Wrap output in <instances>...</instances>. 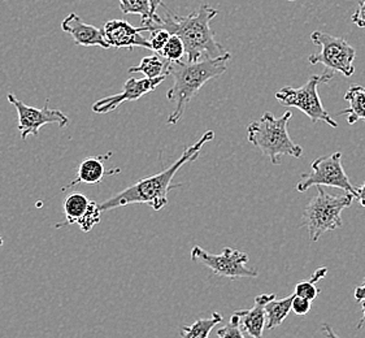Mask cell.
I'll return each mask as SVG.
<instances>
[{"label":"cell","instance_id":"1","mask_svg":"<svg viewBox=\"0 0 365 338\" xmlns=\"http://www.w3.org/2000/svg\"><path fill=\"white\" fill-rule=\"evenodd\" d=\"M215 138V133L212 130L205 132L202 138L195 142L192 146L186 148L183 154L180 156L177 162L173 163L170 167L164 169L160 173H156L154 176L145 177L137 181L132 186L126 188L125 190L120 191L116 195L104 200L102 205H99L103 211H110L118 207L129 206V205H147L155 211H160L161 208L168 205V193L173 188L180 185H172L173 177L177 172L182 168L187 163L195 162L202 148L205 143L211 142Z\"/></svg>","mask_w":365,"mask_h":338},{"label":"cell","instance_id":"2","mask_svg":"<svg viewBox=\"0 0 365 338\" xmlns=\"http://www.w3.org/2000/svg\"><path fill=\"white\" fill-rule=\"evenodd\" d=\"M165 17L156 29H165L169 34L177 36L185 46V56L189 63L205 59H216L227 55V51L216 41L212 31L211 21L219 15L216 8L202 4L190 15L178 16L165 7Z\"/></svg>","mask_w":365,"mask_h":338},{"label":"cell","instance_id":"3","mask_svg":"<svg viewBox=\"0 0 365 338\" xmlns=\"http://www.w3.org/2000/svg\"><path fill=\"white\" fill-rule=\"evenodd\" d=\"M230 59L232 55L227 52V55L216 59L199 60L195 63H183L182 60L169 63L168 76L173 77V85L167 91V98L175 103V110L168 118L169 126H175L181 120L187 104L207 82L227 72Z\"/></svg>","mask_w":365,"mask_h":338},{"label":"cell","instance_id":"4","mask_svg":"<svg viewBox=\"0 0 365 338\" xmlns=\"http://www.w3.org/2000/svg\"><path fill=\"white\" fill-rule=\"evenodd\" d=\"M292 118L290 111L281 118H274L270 112H265L262 118L247 126V140L268 156L273 165L281 164V156L299 159L303 155L302 146L295 143L287 132Z\"/></svg>","mask_w":365,"mask_h":338},{"label":"cell","instance_id":"5","mask_svg":"<svg viewBox=\"0 0 365 338\" xmlns=\"http://www.w3.org/2000/svg\"><path fill=\"white\" fill-rule=\"evenodd\" d=\"M317 188V195L308 202L303 211L302 225L308 230L309 240L317 242L322 235L333 232L344 225L342 211L351 206L354 195L349 193L342 195H331L324 190L322 186Z\"/></svg>","mask_w":365,"mask_h":338},{"label":"cell","instance_id":"6","mask_svg":"<svg viewBox=\"0 0 365 338\" xmlns=\"http://www.w3.org/2000/svg\"><path fill=\"white\" fill-rule=\"evenodd\" d=\"M334 77V73L325 71L322 74L312 76L302 88H294L292 86L278 90L276 93V99L285 107H295L307 115L308 118L316 124L319 121L327 123L331 128H336L338 123L329 115L328 111L324 108L320 94H319V85L328 83Z\"/></svg>","mask_w":365,"mask_h":338},{"label":"cell","instance_id":"7","mask_svg":"<svg viewBox=\"0 0 365 338\" xmlns=\"http://www.w3.org/2000/svg\"><path fill=\"white\" fill-rule=\"evenodd\" d=\"M311 41L314 46H320L322 51L308 56L309 64H322L329 72L341 73L344 77H351L354 74L356 50L344 38L334 37L316 30L311 34Z\"/></svg>","mask_w":365,"mask_h":338},{"label":"cell","instance_id":"8","mask_svg":"<svg viewBox=\"0 0 365 338\" xmlns=\"http://www.w3.org/2000/svg\"><path fill=\"white\" fill-rule=\"evenodd\" d=\"M314 186L336 188L354 195V198H356L358 194V188L351 184L350 178L344 172L341 153L320 156L314 160L311 164V172L300 176L299 183L297 184V191L306 193Z\"/></svg>","mask_w":365,"mask_h":338},{"label":"cell","instance_id":"9","mask_svg":"<svg viewBox=\"0 0 365 338\" xmlns=\"http://www.w3.org/2000/svg\"><path fill=\"white\" fill-rule=\"evenodd\" d=\"M191 259L195 263L208 267L215 275L229 280L242 277L255 279L259 276V271L256 268L250 270L246 267L250 257L249 254L245 251L225 247L221 254L216 255L205 251L200 246H194L191 250Z\"/></svg>","mask_w":365,"mask_h":338},{"label":"cell","instance_id":"10","mask_svg":"<svg viewBox=\"0 0 365 338\" xmlns=\"http://www.w3.org/2000/svg\"><path fill=\"white\" fill-rule=\"evenodd\" d=\"M9 103L14 104L17 111L19 118V130L21 134V140H25L29 135L38 137L39 129L48 124H55L60 128H66L69 124V118L64 112L60 110H52L48 107V101H46L43 108H36L24 103L17 99L12 93L7 96Z\"/></svg>","mask_w":365,"mask_h":338},{"label":"cell","instance_id":"11","mask_svg":"<svg viewBox=\"0 0 365 338\" xmlns=\"http://www.w3.org/2000/svg\"><path fill=\"white\" fill-rule=\"evenodd\" d=\"M168 76H161L158 78H129L124 83V90L120 94L103 98L93 104V112L98 115H106L112 111L118 108L124 102H134L138 101L142 96H147L148 93L154 91L160 83L164 82Z\"/></svg>","mask_w":365,"mask_h":338},{"label":"cell","instance_id":"12","mask_svg":"<svg viewBox=\"0 0 365 338\" xmlns=\"http://www.w3.org/2000/svg\"><path fill=\"white\" fill-rule=\"evenodd\" d=\"M140 31H148L146 26L134 28L132 24L125 20H110L106 22L103 33L110 47L133 50L134 47H143L150 50L146 38L142 37Z\"/></svg>","mask_w":365,"mask_h":338},{"label":"cell","instance_id":"13","mask_svg":"<svg viewBox=\"0 0 365 338\" xmlns=\"http://www.w3.org/2000/svg\"><path fill=\"white\" fill-rule=\"evenodd\" d=\"M276 298V295H260L255 298L252 309L234 311L230 320L240 325L241 331L249 338H263L265 328V304Z\"/></svg>","mask_w":365,"mask_h":338},{"label":"cell","instance_id":"14","mask_svg":"<svg viewBox=\"0 0 365 338\" xmlns=\"http://www.w3.org/2000/svg\"><path fill=\"white\" fill-rule=\"evenodd\" d=\"M61 29L66 31V34L72 36L74 43L77 46H85V47L98 46L102 48L110 47L104 37L103 30L86 24L80 16L76 14H69L66 16V19L61 21Z\"/></svg>","mask_w":365,"mask_h":338},{"label":"cell","instance_id":"15","mask_svg":"<svg viewBox=\"0 0 365 338\" xmlns=\"http://www.w3.org/2000/svg\"><path fill=\"white\" fill-rule=\"evenodd\" d=\"M110 153L106 156H96V158H88L81 163L80 167L77 169V175L76 178L69 185H66V188H74L78 184H99L102 183L106 176H112L120 173L121 169L113 168L110 170H106L104 168V160L110 159Z\"/></svg>","mask_w":365,"mask_h":338},{"label":"cell","instance_id":"16","mask_svg":"<svg viewBox=\"0 0 365 338\" xmlns=\"http://www.w3.org/2000/svg\"><path fill=\"white\" fill-rule=\"evenodd\" d=\"M120 9L125 15H138L142 19V26L148 31L156 29L161 24L160 16L151 14L150 0H120Z\"/></svg>","mask_w":365,"mask_h":338},{"label":"cell","instance_id":"17","mask_svg":"<svg viewBox=\"0 0 365 338\" xmlns=\"http://www.w3.org/2000/svg\"><path fill=\"white\" fill-rule=\"evenodd\" d=\"M344 101L349 102V108L341 111L338 115H346L347 116V123L350 126L356 124L358 121H364L365 123V88L360 85H354L351 86L346 94H344Z\"/></svg>","mask_w":365,"mask_h":338},{"label":"cell","instance_id":"18","mask_svg":"<svg viewBox=\"0 0 365 338\" xmlns=\"http://www.w3.org/2000/svg\"><path fill=\"white\" fill-rule=\"evenodd\" d=\"M294 295H289L284 299H272L265 304V328L274 329L285 322L292 311V303Z\"/></svg>","mask_w":365,"mask_h":338},{"label":"cell","instance_id":"19","mask_svg":"<svg viewBox=\"0 0 365 338\" xmlns=\"http://www.w3.org/2000/svg\"><path fill=\"white\" fill-rule=\"evenodd\" d=\"M88 205H90V199L85 194L82 193L69 194L63 206L64 215H66V222H60L56 227L61 228L68 224H77V221L80 220L83 213L86 212Z\"/></svg>","mask_w":365,"mask_h":338},{"label":"cell","instance_id":"20","mask_svg":"<svg viewBox=\"0 0 365 338\" xmlns=\"http://www.w3.org/2000/svg\"><path fill=\"white\" fill-rule=\"evenodd\" d=\"M222 322V317L219 312H213L211 317L199 319L191 325H183L180 329L182 338H208L212 329Z\"/></svg>","mask_w":365,"mask_h":338},{"label":"cell","instance_id":"21","mask_svg":"<svg viewBox=\"0 0 365 338\" xmlns=\"http://www.w3.org/2000/svg\"><path fill=\"white\" fill-rule=\"evenodd\" d=\"M168 64L167 60L151 55L140 60L139 66L129 68V73H142L146 78H158L161 76H168Z\"/></svg>","mask_w":365,"mask_h":338},{"label":"cell","instance_id":"22","mask_svg":"<svg viewBox=\"0 0 365 338\" xmlns=\"http://www.w3.org/2000/svg\"><path fill=\"white\" fill-rule=\"evenodd\" d=\"M327 272H328V270L324 267V268L317 270L311 279L299 281L297 284V287H295V293L294 295L302 297V298H306L308 301H314L316 297L320 293V289L316 287V282L320 281L322 277H325Z\"/></svg>","mask_w":365,"mask_h":338},{"label":"cell","instance_id":"23","mask_svg":"<svg viewBox=\"0 0 365 338\" xmlns=\"http://www.w3.org/2000/svg\"><path fill=\"white\" fill-rule=\"evenodd\" d=\"M159 55L163 56V59L167 60L168 63L181 61L185 56V46H183L182 41L177 36L170 34L168 42L163 47Z\"/></svg>","mask_w":365,"mask_h":338},{"label":"cell","instance_id":"24","mask_svg":"<svg viewBox=\"0 0 365 338\" xmlns=\"http://www.w3.org/2000/svg\"><path fill=\"white\" fill-rule=\"evenodd\" d=\"M101 217H102L101 207L96 203V200H90V205H88L86 212L83 213V216L81 217L80 220L77 221V224L80 225L82 232L88 233L101 222Z\"/></svg>","mask_w":365,"mask_h":338},{"label":"cell","instance_id":"25","mask_svg":"<svg viewBox=\"0 0 365 338\" xmlns=\"http://www.w3.org/2000/svg\"><path fill=\"white\" fill-rule=\"evenodd\" d=\"M150 33H151V36L147 39L148 44H150V50L159 53L163 50V47L165 46V43L168 42L170 34H169L167 30L160 29V28L159 29H154L153 31H150Z\"/></svg>","mask_w":365,"mask_h":338},{"label":"cell","instance_id":"26","mask_svg":"<svg viewBox=\"0 0 365 338\" xmlns=\"http://www.w3.org/2000/svg\"><path fill=\"white\" fill-rule=\"evenodd\" d=\"M217 337L219 338H249L245 336V333L241 331V328H240V325L233 322V320H230V323L225 325V327H222V328H220L219 331H217Z\"/></svg>","mask_w":365,"mask_h":338},{"label":"cell","instance_id":"27","mask_svg":"<svg viewBox=\"0 0 365 338\" xmlns=\"http://www.w3.org/2000/svg\"><path fill=\"white\" fill-rule=\"evenodd\" d=\"M311 307H312V302L308 301L306 298L298 297V295H294V299H292V309L294 314L300 315V317L307 315Z\"/></svg>","mask_w":365,"mask_h":338},{"label":"cell","instance_id":"28","mask_svg":"<svg viewBox=\"0 0 365 338\" xmlns=\"http://www.w3.org/2000/svg\"><path fill=\"white\" fill-rule=\"evenodd\" d=\"M351 20L359 28H365V0L359 3L358 9L351 16Z\"/></svg>","mask_w":365,"mask_h":338},{"label":"cell","instance_id":"29","mask_svg":"<svg viewBox=\"0 0 365 338\" xmlns=\"http://www.w3.org/2000/svg\"><path fill=\"white\" fill-rule=\"evenodd\" d=\"M354 297H355V299L356 301L360 302L363 301L365 298V279L364 282H363V285H360V287H356L355 290H354Z\"/></svg>","mask_w":365,"mask_h":338},{"label":"cell","instance_id":"30","mask_svg":"<svg viewBox=\"0 0 365 338\" xmlns=\"http://www.w3.org/2000/svg\"><path fill=\"white\" fill-rule=\"evenodd\" d=\"M322 331L325 333L327 338H341L336 334V332L333 331V328L328 323L322 324Z\"/></svg>","mask_w":365,"mask_h":338},{"label":"cell","instance_id":"31","mask_svg":"<svg viewBox=\"0 0 365 338\" xmlns=\"http://www.w3.org/2000/svg\"><path fill=\"white\" fill-rule=\"evenodd\" d=\"M356 199L361 206L365 207V183L360 185L358 188V194H356Z\"/></svg>","mask_w":365,"mask_h":338},{"label":"cell","instance_id":"32","mask_svg":"<svg viewBox=\"0 0 365 338\" xmlns=\"http://www.w3.org/2000/svg\"><path fill=\"white\" fill-rule=\"evenodd\" d=\"M150 4H151V14L158 16L156 11H158V8L163 6V0H150Z\"/></svg>","mask_w":365,"mask_h":338},{"label":"cell","instance_id":"33","mask_svg":"<svg viewBox=\"0 0 365 338\" xmlns=\"http://www.w3.org/2000/svg\"><path fill=\"white\" fill-rule=\"evenodd\" d=\"M361 304V312H363V317L360 319V322L358 324V329H361L365 325V298L363 301L359 302Z\"/></svg>","mask_w":365,"mask_h":338},{"label":"cell","instance_id":"34","mask_svg":"<svg viewBox=\"0 0 365 338\" xmlns=\"http://www.w3.org/2000/svg\"><path fill=\"white\" fill-rule=\"evenodd\" d=\"M3 245H4V240H3V238H1V237H0V247H1V246H3Z\"/></svg>","mask_w":365,"mask_h":338},{"label":"cell","instance_id":"35","mask_svg":"<svg viewBox=\"0 0 365 338\" xmlns=\"http://www.w3.org/2000/svg\"><path fill=\"white\" fill-rule=\"evenodd\" d=\"M289 1H295V0H289Z\"/></svg>","mask_w":365,"mask_h":338}]
</instances>
